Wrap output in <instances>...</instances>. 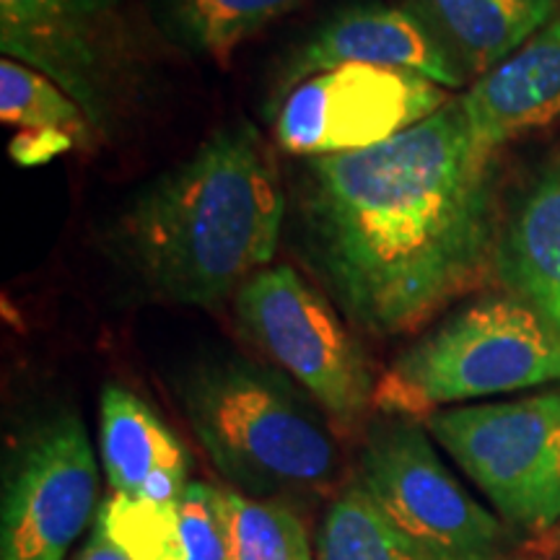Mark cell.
<instances>
[{
    "mask_svg": "<svg viewBox=\"0 0 560 560\" xmlns=\"http://www.w3.org/2000/svg\"><path fill=\"white\" fill-rule=\"evenodd\" d=\"M355 480L433 558L499 560L509 548L506 524L454 478L418 420H369Z\"/></svg>",
    "mask_w": 560,
    "mask_h": 560,
    "instance_id": "8",
    "label": "cell"
},
{
    "mask_svg": "<svg viewBox=\"0 0 560 560\" xmlns=\"http://www.w3.org/2000/svg\"><path fill=\"white\" fill-rule=\"evenodd\" d=\"M317 560H439L376 506L359 480L327 506L314 545Z\"/></svg>",
    "mask_w": 560,
    "mask_h": 560,
    "instance_id": "18",
    "label": "cell"
},
{
    "mask_svg": "<svg viewBox=\"0 0 560 560\" xmlns=\"http://www.w3.org/2000/svg\"><path fill=\"white\" fill-rule=\"evenodd\" d=\"M94 446L79 416H55L26 439L3 493L0 560H62L96 511Z\"/></svg>",
    "mask_w": 560,
    "mask_h": 560,
    "instance_id": "10",
    "label": "cell"
},
{
    "mask_svg": "<svg viewBox=\"0 0 560 560\" xmlns=\"http://www.w3.org/2000/svg\"><path fill=\"white\" fill-rule=\"evenodd\" d=\"M75 560H132L128 552H122L100 527H94V535L89 537Z\"/></svg>",
    "mask_w": 560,
    "mask_h": 560,
    "instance_id": "22",
    "label": "cell"
},
{
    "mask_svg": "<svg viewBox=\"0 0 560 560\" xmlns=\"http://www.w3.org/2000/svg\"><path fill=\"white\" fill-rule=\"evenodd\" d=\"M556 540L560 542V524H558V527H556Z\"/></svg>",
    "mask_w": 560,
    "mask_h": 560,
    "instance_id": "23",
    "label": "cell"
},
{
    "mask_svg": "<svg viewBox=\"0 0 560 560\" xmlns=\"http://www.w3.org/2000/svg\"><path fill=\"white\" fill-rule=\"evenodd\" d=\"M310 0H161V24L187 50L226 62L231 52Z\"/></svg>",
    "mask_w": 560,
    "mask_h": 560,
    "instance_id": "17",
    "label": "cell"
},
{
    "mask_svg": "<svg viewBox=\"0 0 560 560\" xmlns=\"http://www.w3.org/2000/svg\"><path fill=\"white\" fill-rule=\"evenodd\" d=\"M560 384V338L511 293L459 306L405 348L376 382L382 416L429 418L450 405Z\"/></svg>",
    "mask_w": 560,
    "mask_h": 560,
    "instance_id": "4",
    "label": "cell"
},
{
    "mask_svg": "<svg viewBox=\"0 0 560 560\" xmlns=\"http://www.w3.org/2000/svg\"><path fill=\"white\" fill-rule=\"evenodd\" d=\"M177 397L210 462L244 495L314 493L338 475L325 420L270 369L244 359L198 363Z\"/></svg>",
    "mask_w": 560,
    "mask_h": 560,
    "instance_id": "3",
    "label": "cell"
},
{
    "mask_svg": "<svg viewBox=\"0 0 560 560\" xmlns=\"http://www.w3.org/2000/svg\"><path fill=\"white\" fill-rule=\"evenodd\" d=\"M285 195L252 122L213 132L140 190L112 223V247L153 296L215 306L270 268Z\"/></svg>",
    "mask_w": 560,
    "mask_h": 560,
    "instance_id": "2",
    "label": "cell"
},
{
    "mask_svg": "<svg viewBox=\"0 0 560 560\" xmlns=\"http://www.w3.org/2000/svg\"><path fill=\"white\" fill-rule=\"evenodd\" d=\"M0 120L19 132H62L89 149L96 132L83 109L39 70L3 58L0 62Z\"/></svg>",
    "mask_w": 560,
    "mask_h": 560,
    "instance_id": "19",
    "label": "cell"
},
{
    "mask_svg": "<svg viewBox=\"0 0 560 560\" xmlns=\"http://www.w3.org/2000/svg\"><path fill=\"white\" fill-rule=\"evenodd\" d=\"M467 81H478L560 16V0H408Z\"/></svg>",
    "mask_w": 560,
    "mask_h": 560,
    "instance_id": "16",
    "label": "cell"
},
{
    "mask_svg": "<svg viewBox=\"0 0 560 560\" xmlns=\"http://www.w3.org/2000/svg\"><path fill=\"white\" fill-rule=\"evenodd\" d=\"M495 278L560 338V145L503 213Z\"/></svg>",
    "mask_w": 560,
    "mask_h": 560,
    "instance_id": "14",
    "label": "cell"
},
{
    "mask_svg": "<svg viewBox=\"0 0 560 560\" xmlns=\"http://www.w3.org/2000/svg\"><path fill=\"white\" fill-rule=\"evenodd\" d=\"M495 156L452 100L374 149L304 161L301 247L359 330L412 332L495 278L506 213Z\"/></svg>",
    "mask_w": 560,
    "mask_h": 560,
    "instance_id": "1",
    "label": "cell"
},
{
    "mask_svg": "<svg viewBox=\"0 0 560 560\" xmlns=\"http://www.w3.org/2000/svg\"><path fill=\"white\" fill-rule=\"evenodd\" d=\"M73 149H79V143L70 136H62V132H19L9 145L13 161L21 166L45 164V161L58 159L60 153Z\"/></svg>",
    "mask_w": 560,
    "mask_h": 560,
    "instance_id": "21",
    "label": "cell"
},
{
    "mask_svg": "<svg viewBox=\"0 0 560 560\" xmlns=\"http://www.w3.org/2000/svg\"><path fill=\"white\" fill-rule=\"evenodd\" d=\"M132 560H231L223 488L190 482L174 501L112 495L96 520Z\"/></svg>",
    "mask_w": 560,
    "mask_h": 560,
    "instance_id": "13",
    "label": "cell"
},
{
    "mask_svg": "<svg viewBox=\"0 0 560 560\" xmlns=\"http://www.w3.org/2000/svg\"><path fill=\"white\" fill-rule=\"evenodd\" d=\"M231 560H317L304 524L280 501L223 488Z\"/></svg>",
    "mask_w": 560,
    "mask_h": 560,
    "instance_id": "20",
    "label": "cell"
},
{
    "mask_svg": "<svg viewBox=\"0 0 560 560\" xmlns=\"http://www.w3.org/2000/svg\"><path fill=\"white\" fill-rule=\"evenodd\" d=\"M454 100L410 70L348 66L301 81L278 104L272 136L293 156H335L387 143Z\"/></svg>",
    "mask_w": 560,
    "mask_h": 560,
    "instance_id": "9",
    "label": "cell"
},
{
    "mask_svg": "<svg viewBox=\"0 0 560 560\" xmlns=\"http://www.w3.org/2000/svg\"><path fill=\"white\" fill-rule=\"evenodd\" d=\"M100 454L117 495L174 501L190 486V457L182 441L138 395L117 384L102 392Z\"/></svg>",
    "mask_w": 560,
    "mask_h": 560,
    "instance_id": "15",
    "label": "cell"
},
{
    "mask_svg": "<svg viewBox=\"0 0 560 560\" xmlns=\"http://www.w3.org/2000/svg\"><path fill=\"white\" fill-rule=\"evenodd\" d=\"M0 52L58 83L96 138L115 136L145 81L130 0H0Z\"/></svg>",
    "mask_w": 560,
    "mask_h": 560,
    "instance_id": "5",
    "label": "cell"
},
{
    "mask_svg": "<svg viewBox=\"0 0 560 560\" xmlns=\"http://www.w3.org/2000/svg\"><path fill=\"white\" fill-rule=\"evenodd\" d=\"M242 332L299 384L338 431L355 433L374 410L369 355L325 293L291 265H270L236 291Z\"/></svg>",
    "mask_w": 560,
    "mask_h": 560,
    "instance_id": "6",
    "label": "cell"
},
{
    "mask_svg": "<svg viewBox=\"0 0 560 560\" xmlns=\"http://www.w3.org/2000/svg\"><path fill=\"white\" fill-rule=\"evenodd\" d=\"M348 62L410 70L450 91L467 83L462 70L408 5L361 3L322 21L289 55L278 73L272 102L280 104L301 81Z\"/></svg>",
    "mask_w": 560,
    "mask_h": 560,
    "instance_id": "11",
    "label": "cell"
},
{
    "mask_svg": "<svg viewBox=\"0 0 560 560\" xmlns=\"http://www.w3.org/2000/svg\"><path fill=\"white\" fill-rule=\"evenodd\" d=\"M425 431L511 527L542 535L560 524V384L509 402L446 408Z\"/></svg>",
    "mask_w": 560,
    "mask_h": 560,
    "instance_id": "7",
    "label": "cell"
},
{
    "mask_svg": "<svg viewBox=\"0 0 560 560\" xmlns=\"http://www.w3.org/2000/svg\"><path fill=\"white\" fill-rule=\"evenodd\" d=\"M459 100L472 138L493 153L509 140L556 122L560 117V16L501 66L472 81Z\"/></svg>",
    "mask_w": 560,
    "mask_h": 560,
    "instance_id": "12",
    "label": "cell"
}]
</instances>
